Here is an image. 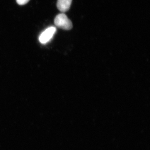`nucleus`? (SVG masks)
Listing matches in <instances>:
<instances>
[{
	"label": "nucleus",
	"instance_id": "3",
	"mask_svg": "<svg viewBox=\"0 0 150 150\" xmlns=\"http://www.w3.org/2000/svg\"><path fill=\"white\" fill-rule=\"evenodd\" d=\"M72 0H58L57 7L62 12L64 13L70 9Z\"/></svg>",
	"mask_w": 150,
	"mask_h": 150
},
{
	"label": "nucleus",
	"instance_id": "4",
	"mask_svg": "<svg viewBox=\"0 0 150 150\" xmlns=\"http://www.w3.org/2000/svg\"><path fill=\"white\" fill-rule=\"evenodd\" d=\"M29 0H16L17 3L20 5H23L28 2Z\"/></svg>",
	"mask_w": 150,
	"mask_h": 150
},
{
	"label": "nucleus",
	"instance_id": "2",
	"mask_svg": "<svg viewBox=\"0 0 150 150\" xmlns=\"http://www.w3.org/2000/svg\"><path fill=\"white\" fill-rule=\"evenodd\" d=\"M56 31L55 27L52 26L48 28L40 34L39 37V41L42 44L48 43L53 38Z\"/></svg>",
	"mask_w": 150,
	"mask_h": 150
},
{
	"label": "nucleus",
	"instance_id": "1",
	"mask_svg": "<svg viewBox=\"0 0 150 150\" xmlns=\"http://www.w3.org/2000/svg\"><path fill=\"white\" fill-rule=\"evenodd\" d=\"M54 23L57 27L65 30H69L73 27L71 21L64 13L59 14L56 17Z\"/></svg>",
	"mask_w": 150,
	"mask_h": 150
}]
</instances>
